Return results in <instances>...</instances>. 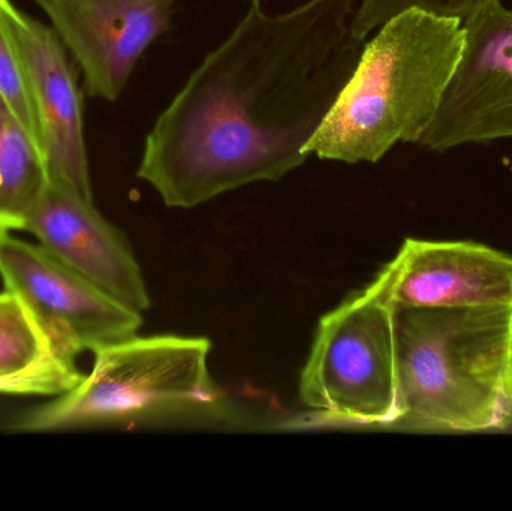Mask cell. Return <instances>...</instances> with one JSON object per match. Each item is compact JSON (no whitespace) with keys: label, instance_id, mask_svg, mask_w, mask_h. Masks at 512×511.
Wrapping results in <instances>:
<instances>
[{"label":"cell","instance_id":"4fadbf2b","mask_svg":"<svg viewBox=\"0 0 512 511\" xmlns=\"http://www.w3.org/2000/svg\"><path fill=\"white\" fill-rule=\"evenodd\" d=\"M53 357L57 356L35 315L5 288L0 293V375L21 374Z\"/></svg>","mask_w":512,"mask_h":511},{"label":"cell","instance_id":"6da1fadb","mask_svg":"<svg viewBox=\"0 0 512 511\" xmlns=\"http://www.w3.org/2000/svg\"><path fill=\"white\" fill-rule=\"evenodd\" d=\"M357 0H306L279 14L252 3L147 132L137 176L165 206L279 182L310 156L360 59Z\"/></svg>","mask_w":512,"mask_h":511},{"label":"cell","instance_id":"7c38bea8","mask_svg":"<svg viewBox=\"0 0 512 511\" xmlns=\"http://www.w3.org/2000/svg\"><path fill=\"white\" fill-rule=\"evenodd\" d=\"M47 182L35 137L0 93V231H26Z\"/></svg>","mask_w":512,"mask_h":511},{"label":"cell","instance_id":"3957f363","mask_svg":"<svg viewBox=\"0 0 512 511\" xmlns=\"http://www.w3.org/2000/svg\"><path fill=\"white\" fill-rule=\"evenodd\" d=\"M397 423L450 432L512 425V306L394 308Z\"/></svg>","mask_w":512,"mask_h":511},{"label":"cell","instance_id":"277c9868","mask_svg":"<svg viewBox=\"0 0 512 511\" xmlns=\"http://www.w3.org/2000/svg\"><path fill=\"white\" fill-rule=\"evenodd\" d=\"M206 338L137 335L96 348L90 374L14 423L23 432L134 425L212 414L224 399L209 371Z\"/></svg>","mask_w":512,"mask_h":511},{"label":"cell","instance_id":"e0dca14e","mask_svg":"<svg viewBox=\"0 0 512 511\" xmlns=\"http://www.w3.org/2000/svg\"><path fill=\"white\" fill-rule=\"evenodd\" d=\"M262 0H251V3H261Z\"/></svg>","mask_w":512,"mask_h":511},{"label":"cell","instance_id":"7a4b0ae2","mask_svg":"<svg viewBox=\"0 0 512 511\" xmlns=\"http://www.w3.org/2000/svg\"><path fill=\"white\" fill-rule=\"evenodd\" d=\"M465 47L460 21L400 12L366 42L348 83L306 146L307 156L376 164L417 144L438 113Z\"/></svg>","mask_w":512,"mask_h":511},{"label":"cell","instance_id":"8992f818","mask_svg":"<svg viewBox=\"0 0 512 511\" xmlns=\"http://www.w3.org/2000/svg\"><path fill=\"white\" fill-rule=\"evenodd\" d=\"M0 278L35 315L54 354L68 362L137 335L143 324L141 312L11 231H0Z\"/></svg>","mask_w":512,"mask_h":511},{"label":"cell","instance_id":"ba28073f","mask_svg":"<svg viewBox=\"0 0 512 511\" xmlns=\"http://www.w3.org/2000/svg\"><path fill=\"white\" fill-rule=\"evenodd\" d=\"M0 12L17 45L48 179L93 198L84 135L83 92L71 54L53 27L0 0Z\"/></svg>","mask_w":512,"mask_h":511},{"label":"cell","instance_id":"9c48e42d","mask_svg":"<svg viewBox=\"0 0 512 511\" xmlns=\"http://www.w3.org/2000/svg\"><path fill=\"white\" fill-rule=\"evenodd\" d=\"M83 74L90 98L113 102L144 51L170 29L177 0H33Z\"/></svg>","mask_w":512,"mask_h":511},{"label":"cell","instance_id":"52a82bcc","mask_svg":"<svg viewBox=\"0 0 512 511\" xmlns=\"http://www.w3.org/2000/svg\"><path fill=\"white\" fill-rule=\"evenodd\" d=\"M463 29L459 65L417 143L433 152L512 138V8L493 3Z\"/></svg>","mask_w":512,"mask_h":511},{"label":"cell","instance_id":"5b68a950","mask_svg":"<svg viewBox=\"0 0 512 511\" xmlns=\"http://www.w3.org/2000/svg\"><path fill=\"white\" fill-rule=\"evenodd\" d=\"M304 407L358 425H396L393 308L369 288L319 321L300 377Z\"/></svg>","mask_w":512,"mask_h":511},{"label":"cell","instance_id":"30bf717a","mask_svg":"<svg viewBox=\"0 0 512 511\" xmlns=\"http://www.w3.org/2000/svg\"><path fill=\"white\" fill-rule=\"evenodd\" d=\"M367 288L393 309L512 306V255L477 242L406 239Z\"/></svg>","mask_w":512,"mask_h":511},{"label":"cell","instance_id":"2e32d148","mask_svg":"<svg viewBox=\"0 0 512 511\" xmlns=\"http://www.w3.org/2000/svg\"><path fill=\"white\" fill-rule=\"evenodd\" d=\"M510 387H511V395H512V348H511Z\"/></svg>","mask_w":512,"mask_h":511},{"label":"cell","instance_id":"9a60e30c","mask_svg":"<svg viewBox=\"0 0 512 511\" xmlns=\"http://www.w3.org/2000/svg\"><path fill=\"white\" fill-rule=\"evenodd\" d=\"M0 93L14 108L15 113L29 129L30 134L35 137L39 146L38 125H36L35 111H33L23 63L2 12H0Z\"/></svg>","mask_w":512,"mask_h":511},{"label":"cell","instance_id":"8fae6325","mask_svg":"<svg viewBox=\"0 0 512 511\" xmlns=\"http://www.w3.org/2000/svg\"><path fill=\"white\" fill-rule=\"evenodd\" d=\"M26 231L54 257L135 311L150 306L140 266L123 234L101 215L93 198L48 179Z\"/></svg>","mask_w":512,"mask_h":511},{"label":"cell","instance_id":"5bb4252c","mask_svg":"<svg viewBox=\"0 0 512 511\" xmlns=\"http://www.w3.org/2000/svg\"><path fill=\"white\" fill-rule=\"evenodd\" d=\"M498 2L501 0H357L352 12L351 33L357 41L366 42L382 24L408 9H420L465 24L487 6Z\"/></svg>","mask_w":512,"mask_h":511}]
</instances>
